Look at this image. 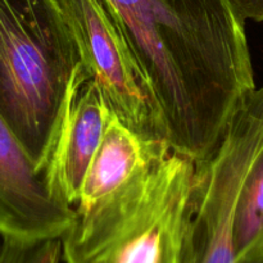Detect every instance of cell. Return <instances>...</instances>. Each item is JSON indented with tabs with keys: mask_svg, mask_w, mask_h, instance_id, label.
I'll return each mask as SVG.
<instances>
[{
	"mask_svg": "<svg viewBox=\"0 0 263 263\" xmlns=\"http://www.w3.org/2000/svg\"><path fill=\"white\" fill-rule=\"evenodd\" d=\"M233 231L236 262L263 244V148L239 194Z\"/></svg>",
	"mask_w": 263,
	"mask_h": 263,
	"instance_id": "obj_9",
	"label": "cell"
},
{
	"mask_svg": "<svg viewBox=\"0 0 263 263\" xmlns=\"http://www.w3.org/2000/svg\"><path fill=\"white\" fill-rule=\"evenodd\" d=\"M263 148V108L241 104L220 144L197 162L194 263H236L234 216L249 168Z\"/></svg>",
	"mask_w": 263,
	"mask_h": 263,
	"instance_id": "obj_5",
	"label": "cell"
},
{
	"mask_svg": "<svg viewBox=\"0 0 263 263\" xmlns=\"http://www.w3.org/2000/svg\"><path fill=\"white\" fill-rule=\"evenodd\" d=\"M80 62L55 0H0V115L43 174Z\"/></svg>",
	"mask_w": 263,
	"mask_h": 263,
	"instance_id": "obj_3",
	"label": "cell"
},
{
	"mask_svg": "<svg viewBox=\"0 0 263 263\" xmlns=\"http://www.w3.org/2000/svg\"><path fill=\"white\" fill-rule=\"evenodd\" d=\"M171 151L167 143L146 140L134 133L113 113L87 170L74 211H86L110 197Z\"/></svg>",
	"mask_w": 263,
	"mask_h": 263,
	"instance_id": "obj_8",
	"label": "cell"
},
{
	"mask_svg": "<svg viewBox=\"0 0 263 263\" xmlns=\"http://www.w3.org/2000/svg\"><path fill=\"white\" fill-rule=\"evenodd\" d=\"M163 112L170 148L195 162L256 89L246 21L229 0H104Z\"/></svg>",
	"mask_w": 263,
	"mask_h": 263,
	"instance_id": "obj_1",
	"label": "cell"
},
{
	"mask_svg": "<svg viewBox=\"0 0 263 263\" xmlns=\"http://www.w3.org/2000/svg\"><path fill=\"white\" fill-rule=\"evenodd\" d=\"M236 263H263V244L247 256H244L241 259H239Z\"/></svg>",
	"mask_w": 263,
	"mask_h": 263,
	"instance_id": "obj_12",
	"label": "cell"
},
{
	"mask_svg": "<svg viewBox=\"0 0 263 263\" xmlns=\"http://www.w3.org/2000/svg\"><path fill=\"white\" fill-rule=\"evenodd\" d=\"M112 115L99 85L80 62L44 168L51 194L63 204L76 207Z\"/></svg>",
	"mask_w": 263,
	"mask_h": 263,
	"instance_id": "obj_6",
	"label": "cell"
},
{
	"mask_svg": "<svg viewBox=\"0 0 263 263\" xmlns=\"http://www.w3.org/2000/svg\"><path fill=\"white\" fill-rule=\"evenodd\" d=\"M55 2L73 36L81 63L99 85L116 117L146 140L168 144L158 99L107 3Z\"/></svg>",
	"mask_w": 263,
	"mask_h": 263,
	"instance_id": "obj_4",
	"label": "cell"
},
{
	"mask_svg": "<svg viewBox=\"0 0 263 263\" xmlns=\"http://www.w3.org/2000/svg\"><path fill=\"white\" fill-rule=\"evenodd\" d=\"M197 162L171 151L120 190L76 212L64 263H194Z\"/></svg>",
	"mask_w": 263,
	"mask_h": 263,
	"instance_id": "obj_2",
	"label": "cell"
},
{
	"mask_svg": "<svg viewBox=\"0 0 263 263\" xmlns=\"http://www.w3.org/2000/svg\"><path fill=\"white\" fill-rule=\"evenodd\" d=\"M61 239L26 240L0 231V263H61Z\"/></svg>",
	"mask_w": 263,
	"mask_h": 263,
	"instance_id": "obj_10",
	"label": "cell"
},
{
	"mask_svg": "<svg viewBox=\"0 0 263 263\" xmlns=\"http://www.w3.org/2000/svg\"><path fill=\"white\" fill-rule=\"evenodd\" d=\"M74 216L73 207L53 197L0 115V231L26 240L62 239Z\"/></svg>",
	"mask_w": 263,
	"mask_h": 263,
	"instance_id": "obj_7",
	"label": "cell"
},
{
	"mask_svg": "<svg viewBox=\"0 0 263 263\" xmlns=\"http://www.w3.org/2000/svg\"><path fill=\"white\" fill-rule=\"evenodd\" d=\"M239 17L244 21L263 22V0H229Z\"/></svg>",
	"mask_w": 263,
	"mask_h": 263,
	"instance_id": "obj_11",
	"label": "cell"
}]
</instances>
